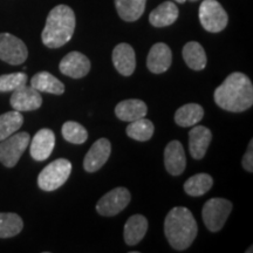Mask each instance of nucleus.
<instances>
[{"label": "nucleus", "mask_w": 253, "mask_h": 253, "mask_svg": "<svg viewBox=\"0 0 253 253\" xmlns=\"http://www.w3.org/2000/svg\"><path fill=\"white\" fill-rule=\"evenodd\" d=\"M148 113V107L143 101L138 99H130L121 101L115 108L116 116L126 122H132L135 120L145 118Z\"/></svg>", "instance_id": "nucleus-18"}, {"label": "nucleus", "mask_w": 253, "mask_h": 253, "mask_svg": "<svg viewBox=\"0 0 253 253\" xmlns=\"http://www.w3.org/2000/svg\"><path fill=\"white\" fill-rule=\"evenodd\" d=\"M12 108L18 112H31L40 108L42 104V97L40 91L34 89L33 87H27L26 84L18 88L12 93L11 100H9Z\"/></svg>", "instance_id": "nucleus-10"}, {"label": "nucleus", "mask_w": 253, "mask_h": 253, "mask_svg": "<svg viewBox=\"0 0 253 253\" xmlns=\"http://www.w3.org/2000/svg\"><path fill=\"white\" fill-rule=\"evenodd\" d=\"M172 54L170 47L163 42L155 43L151 47L147 59L148 69L154 74H162L171 66Z\"/></svg>", "instance_id": "nucleus-15"}, {"label": "nucleus", "mask_w": 253, "mask_h": 253, "mask_svg": "<svg viewBox=\"0 0 253 253\" xmlns=\"http://www.w3.org/2000/svg\"><path fill=\"white\" fill-rule=\"evenodd\" d=\"M214 102L221 109L242 113L253 104V86L244 73H232L214 90Z\"/></svg>", "instance_id": "nucleus-1"}, {"label": "nucleus", "mask_w": 253, "mask_h": 253, "mask_svg": "<svg viewBox=\"0 0 253 253\" xmlns=\"http://www.w3.org/2000/svg\"><path fill=\"white\" fill-rule=\"evenodd\" d=\"M113 63L120 74L130 77L136 68L134 48L128 43H120L113 50Z\"/></svg>", "instance_id": "nucleus-17"}, {"label": "nucleus", "mask_w": 253, "mask_h": 253, "mask_svg": "<svg viewBox=\"0 0 253 253\" xmlns=\"http://www.w3.org/2000/svg\"><path fill=\"white\" fill-rule=\"evenodd\" d=\"M178 14V7L172 1H164L151 12L149 21L155 27L170 26L177 20Z\"/></svg>", "instance_id": "nucleus-20"}, {"label": "nucleus", "mask_w": 253, "mask_h": 253, "mask_svg": "<svg viewBox=\"0 0 253 253\" xmlns=\"http://www.w3.org/2000/svg\"><path fill=\"white\" fill-rule=\"evenodd\" d=\"M55 145V135L50 129L43 128L34 135L31 142V156L38 162L47 160L53 153Z\"/></svg>", "instance_id": "nucleus-13"}, {"label": "nucleus", "mask_w": 253, "mask_h": 253, "mask_svg": "<svg viewBox=\"0 0 253 253\" xmlns=\"http://www.w3.org/2000/svg\"><path fill=\"white\" fill-rule=\"evenodd\" d=\"M147 0H115V6L121 19L128 23L138 20L143 14Z\"/></svg>", "instance_id": "nucleus-24"}, {"label": "nucleus", "mask_w": 253, "mask_h": 253, "mask_svg": "<svg viewBox=\"0 0 253 253\" xmlns=\"http://www.w3.org/2000/svg\"><path fill=\"white\" fill-rule=\"evenodd\" d=\"M28 50L23 40L9 33H0V60L18 66L26 61Z\"/></svg>", "instance_id": "nucleus-8"}, {"label": "nucleus", "mask_w": 253, "mask_h": 253, "mask_svg": "<svg viewBox=\"0 0 253 253\" xmlns=\"http://www.w3.org/2000/svg\"><path fill=\"white\" fill-rule=\"evenodd\" d=\"M243 168L246 170V171L252 172L253 171V141H250L248 150L243 157Z\"/></svg>", "instance_id": "nucleus-31"}, {"label": "nucleus", "mask_w": 253, "mask_h": 253, "mask_svg": "<svg viewBox=\"0 0 253 253\" xmlns=\"http://www.w3.org/2000/svg\"><path fill=\"white\" fill-rule=\"evenodd\" d=\"M24 227V221L17 213L0 212V238H11L19 235Z\"/></svg>", "instance_id": "nucleus-27"}, {"label": "nucleus", "mask_w": 253, "mask_h": 253, "mask_svg": "<svg viewBox=\"0 0 253 253\" xmlns=\"http://www.w3.org/2000/svg\"><path fill=\"white\" fill-rule=\"evenodd\" d=\"M246 252H252V248H250V250H246Z\"/></svg>", "instance_id": "nucleus-33"}, {"label": "nucleus", "mask_w": 253, "mask_h": 253, "mask_svg": "<svg viewBox=\"0 0 253 253\" xmlns=\"http://www.w3.org/2000/svg\"><path fill=\"white\" fill-rule=\"evenodd\" d=\"M189 1H198V0H189Z\"/></svg>", "instance_id": "nucleus-34"}, {"label": "nucleus", "mask_w": 253, "mask_h": 253, "mask_svg": "<svg viewBox=\"0 0 253 253\" xmlns=\"http://www.w3.org/2000/svg\"><path fill=\"white\" fill-rule=\"evenodd\" d=\"M199 21L205 31L218 33L226 27L229 17L217 0H204L199 6Z\"/></svg>", "instance_id": "nucleus-6"}, {"label": "nucleus", "mask_w": 253, "mask_h": 253, "mask_svg": "<svg viewBox=\"0 0 253 253\" xmlns=\"http://www.w3.org/2000/svg\"><path fill=\"white\" fill-rule=\"evenodd\" d=\"M60 72L72 79H81L89 73L90 61L80 52H71L60 61Z\"/></svg>", "instance_id": "nucleus-11"}, {"label": "nucleus", "mask_w": 253, "mask_h": 253, "mask_svg": "<svg viewBox=\"0 0 253 253\" xmlns=\"http://www.w3.org/2000/svg\"><path fill=\"white\" fill-rule=\"evenodd\" d=\"M164 166L172 176H179L185 170L186 157L181 142L171 141L164 149Z\"/></svg>", "instance_id": "nucleus-14"}, {"label": "nucleus", "mask_w": 253, "mask_h": 253, "mask_svg": "<svg viewBox=\"0 0 253 253\" xmlns=\"http://www.w3.org/2000/svg\"><path fill=\"white\" fill-rule=\"evenodd\" d=\"M74 11L67 5H58L49 12L45 28L41 33L43 45L48 48H59L72 39L75 30Z\"/></svg>", "instance_id": "nucleus-3"}, {"label": "nucleus", "mask_w": 253, "mask_h": 253, "mask_svg": "<svg viewBox=\"0 0 253 253\" xmlns=\"http://www.w3.org/2000/svg\"><path fill=\"white\" fill-rule=\"evenodd\" d=\"M62 136L66 141L73 144H82L87 141L88 132L84 126L74 121H67L62 126Z\"/></svg>", "instance_id": "nucleus-29"}, {"label": "nucleus", "mask_w": 253, "mask_h": 253, "mask_svg": "<svg viewBox=\"0 0 253 253\" xmlns=\"http://www.w3.org/2000/svg\"><path fill=\"white\" fill-rule=\"evenodd\" d=\"M72 172V163L66 158H58L42 169L38 177V185L43 191H54L67 182Z\"/></svg>", "instance_id": "nucleus-4"}, {"label": "nucleus", "mask_w": 253, "mask_h": 253, "mask_svg": "<svg viewBox=\"0 0 253 253\" xmlns=\"http://www.w3.org/2000/svg\"><path fill=\"white\" fill-rule=\"evenodd\" d=\"M31 86L38 91H43V93L54 95H61L65 93V84L48 72L37 73L32 78Z\"/></svg>", "instance_id": "nucleus-21"}, {"label": "nucleus", "mask_w": 253, "mask_h": 253, "mask_svg": "<svg viewBox=\"0 0 253 253\" xmlns=\"http://www.w3.org/2000/svg\"><path fill=\"white\" fill-rule=\"evenodd\" d=\"M148 230V220L142 214H134L126 220L125 225V242L126 245L134 246L143 239Z\"/></svg>", "instance_id": "nucleus-19"}, {"label": "nucleus", "mask_w": 253, "mask_h": 253, "mask_svg": "<svg viewBox=\"0 0 253 253\" xmlns=\"http://www.w3.org/2000/svg\"><path fill=\"white\" fill-rule=\"evenodd\" d=\"M182 54L189 68L194 69V71H203L207 67L208 58L201 43L196 42V41H190L183 47Z\"/></svg>", "instance_id": "nucleus-22"}, {"label": "nucleus", "mask_w": 253, "mask_h": 253, "mask_svg": "<svg viewBox=\"0 0 253 253\" xmlns=\"http://www.w3.org/2000/svg\"><path fill=\"white\" fill-rule=\"evenodd\" d=\"M197 232V221L189 209L177 207L171 209L167 214L164 220V233L172 249L184 251L194 243Z\"/></svg>", "instance_id": "nucleus-2"}, {"label": "nucleus", "mask_w": 253, "mask_h": 253, "mask_svg": "<svg viewBox=\"0 0 253 253\" xmlns=\"http://www.w3.org/2000/svg\"><path fill=\"white\" fill-rule=\"evenodd\" d=\"M27 75L25 73H12L0 75V91H14L27 84Z\"/></svg>", "instance_id": "nucleus-30"}, {"label": "nucleus", "mask_w": 253, "mask_h": 253, "mask_svg": "<svg viewBox=\"0 0 253 253\" xmlns=\"http://www.w3.org/2000/svg\"><path fill=\"white\" fill-rule=\"evenodd\" d=\"M212 140L211 130L204 126H196L189 132V150L192 158L202 160Z\"/></svg>", "instance_id": "nucleus-16"}, {"label": "nucleus", "mask_w": 253, "mask_h": 253, "mask_svg": "<svg viewBox=\"0 0 253 253\" xmlns=\"http://www.w3.org/2000/svg\"><path fill=\"white\" fill-rule=\"evenodd\" d=\"M112 145L107 138H100L91 145L84 160V168L87 172H95L101 169L110 156Z\"/></svg>", "instance_id": "nucleus-12"}, {"label": "nucleus", "mask_w": 253, "mask_h": 253, "mask_svg": "<svg viewBox=\"0 0 253 253\" xmlns=\"http://www.w3.org/2000/svg\"><path fill=\"white\" fill-rule=\"evenodd\" d=\"M130 202V192L126 188H115L107 192L96 204V211L104 217H113L121 212Z\"/></svg>", "instance_id": "nucleus-9"}, {"label": "nucleus", "mask_w": 253, "mask_h": 253, "mask_svg": "<svg viewBox=\"0 0 253 253\" xmlns=\"http://www.w3.org/2000/svg\"><path fill=\"white\" fill-rule=\"evenodd\" d=\"M173 1H176V2H179V4H184V2L186 1V0H173Z\"/></svg>", "instance_id": "nucleus-32"}, {"label": "nucleus", "mask_w": 253, "mask_h": 253, "mask_svg": "<svg viewBox=\"0 0 253 253\" xmlns=\"http://www.w3.org/2000/svg\"><path fill=\"white\" fill-rule=\"evenodd\" d=\"M23 123L24 118L18 110H12V112L0 115V141L5 140L8 136L18 131Z\"/></svg>", "instance_id": "nucleus-28"}, {"label": "nucleus", "mask_w": 253, "mask_h": 253, "mask_svg": "<svg viewBox=\"0 0 253 253\" xmlns=\"http://www.w3.org/2000/svg\"><path fill=\"white\" fill-rule=\"evenodd\" d=\"M31 141L28 132L12 134L5 140L0 141V162L7 168H13L20 160Z\"/></svg>", "instance_id": "nucleus-7"}, {"label": "nucleus", "mask_w": 253, "mask_h": 253, "mask_svg": "<svg viewBox=\"0 0 253 253\" xmlns=\"http://www.w3.org/2000/svg\"><path fill=\"white\" fill-rule=\"evenodd\" d=\"M204 116V109L197 103H188L177 109L175 114V122L179 126H194Z\"/></svg>", "instance_id": "nucleus-23"}, {"label": "nucleus", "mask_w": 253, "mask_h": 253, "mask_svg": "<svg viewBox=\"0 0 253 253\" xmlns=\"http://www.w3.org/2000/svg\"><path fill=\"white\" fill-rule=\"evenodd\" d=\"M232 210V204L225 198H211L204 204L202 216L205 226L211 232H218L226 223Z\"/></svg>", "instance_id": "nucleus-5"}, {"label": "nucleus", "mask_w": 253, "mask_h": 253, "mask_svg": "<svg viewBox=\"0 0 253 253\" xmlns=\"http://www.w3.org/2000/svg\"><path fill=\"white\" fill-rule=\"evenodd\" d=\"M155 126L150 120L142 118L130 122V125L126 126V135L132 140L138 142L149 141L154 135Z\"/></svg>", "instance_id": "nucleus-26"}, {"label": "nucleus", "mask_w": 253, "mask_h": 253, "mask_svg": "<svg viewBox=\"0 0 253 253\" xmlns=\"http://www.w3.org/2000/svg\"><path fill=\"white\" fill-rule=\"evenodd\" d=\"M213 179L212 177L208 173H197V175L191 176L184 183V191L189 196L192 197H199L203 196L212 188Z\"/></svg>", "instance_id": "nucleus-25"}]
</instances>
